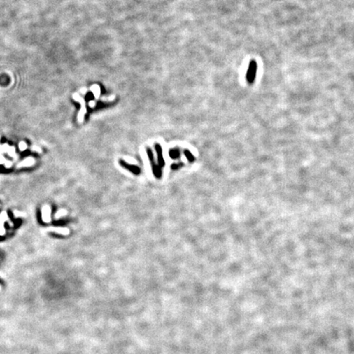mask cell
<instances>
[{
  "instance_id": "3",
  "label": "cell",
  "mask_w": 354,
  "mask_h": 354,
  "mask_svg": "<svg viewBox=\"0 0 354 354\" xmlns=\"http://www.w3.org/2000/svg\"><path fill=\"white\" fill-rule=\"evenodd\" d=\"M120 165L121 167H123L124 168L129 170L130 172H132L134 175H139L140 174V168L137 167V166H134V165L128 164L126 162H124L123 160H120Z\"/></svg>"
},
{
  "instance_id": "7",
  "label": "cell",
  "mask_w": 354,
  "mask_h": 354,
  "mask_svg": "<svg viewBox=\"0 0 354 354\" xmlns=\"http://www.w3.org/2000/svg\"><path fill=\"white\" fill-rule=\"evenodd\" d=\"M48 230H51V231H53V232H56V233L58 234H64V235H66V234H69V229H66V228L52 227V228H48Z\"/></svg>"
},
{
  "instance_id": "5",
  "label": "cell",
  "mask_w": 354,
  "mask_h": 354,
  "mask_svg": "<svg viewBox=\"0 0 354 354\" xmlns=\"http://www.w3.org/2000/svg\"><path fill=\"white\" fill-rule=\"evenodd\" d=\"M156 151L157 153V157H158V162L161 167H164L165 166V161L162 157V148L160 146L158 143H156L155 145Z\"/></svg>"
},
{
  "instance_id": "6",
  "label": "cell",
  "mask_w": 354,
  "mask_h": 354,
  "mask_svg": "<svg viewBox=\"0 0 354 354\" xmlns=\"http://www.w3.org/2000/svg\"><path fill=\"white\" fill-rule=\"evenodd\" d=\"M34 163H35V160L33 159L32 157H28V158H26V159H25L23 162H22L21 163H19V165L17 166V167H30V166H32V165H34Z\"/></svg>"
},
{
  "instance_id": "9",
  "label": "cell",
  "mask_w": 354,
  "mask_h": 354,
  "mask_svg": "<svg viewBox=\"0 0 354 354\" xmlns=\"http://www.w3.org/2000/svg\"><path fill=\"white\" fill-rule=\"evenodd\" d=\"M66 213H67V212H66V210H64V209H61V210H59V211L56 213L55 218H56V219H58V218H60L62 216H64L65 215H66Z\"/></svg>"
},
{
  "instance_id": "2",
  "label": "cell",
  "mask_w": 354,
  "mask_h": 354,
  "mask_svg": "<svg viewBox=\"0 0 354 354\" xmlns=\"http://www.w3.org/2000/svg\"><path fill=\"white\" fill-rule=\"evenodd\" d=\"M256 71H257V63L254 61H253L249 65V68L247 73V80L249 83L253 82L256 76Z\"/></svg>"
},
{
  "instance_id": "10",
  "label": "cell",
  "mask_w": 354,
  "mask_h": 354,
  "mask_svg": "<svg viewBox=\"0 0 354 354\" xmlns=\"http://www.w3.org/2000/svg\"><path fill=\"white\" fill-rule=\"evenodd\" d=\"M185 154L187 159L189 160L190 162H193V161L194 160V157L192 155V153H191L189 150H185Z\"/></svg>"
},
{
  "instance_id": "4",
  "label": "cell",
  "mask_w": 354,
  "mask_h": 354,
  "mask_svg": "<svg viewBox=\"0 0 354 354\" xmlns=\"http://www.w3.org/2000/svg\"><path fill=\"white\" fill-rule=\"evenodd\" d=\"M51 208L49 206H44L42 209V219L44 222H50L51 220Z\"/></svg>"
},
{
  "instance_id": "15",
  "label": "cell",
  "mask_w": 354,
  "mask_h": 354,
  "mask_svg": "<svg viewBox=\"0 0 354 354\" xmlns=\"http://www.w3.org/2000/svg\"><path fill=\"white\" fill-rule=\"evenodd\" d=\"M12 166V162H5V167H10Z\"/></svg>"
},
{
  "instance_id": "1",
  "label": "cell",
  "mask_w": 354,
  "mask_h": 354,
  "mask_svg": "<svg viewBox=\"0 0 354 354\" xmlns=\"http://www.w3.org/2000/svg\"><path fill=\"white\" fill-rule=\"evenodd\" d=\"M147 153L148 156V158H149V161H150V162H151L152 164L153 174L155 175V176L157 177V178L159 179V178H161V176H162V170H161V167H160L158 165L155 163L153 156V153H152L151 150H150L149 148H147Z\"/></svg>"
},
{
  "instance_id": "11",
  "label": "cell",
  "mask_w": 354,
  "mask_h": 354,
  "mask_svg": "<svg viewBox=\"0 0 354 354\" xmlns=\"http://www.w3.org/2000/svg\"><path fill=\"white\" fill-rule=\"evenodd\" d=\"M3 223L4 221H3L2 220H0V235H3L5 234V229L3 227Z\"/></svg>"
},
{
  "instance_id": "13",
  "label": "cell",
  "mask_w": 354,
  "mask_h": 354,
  "mask_svg": "<svg viewBox=\"0 0 354 354\" xmlns=\"http://www.w3.org/2000/svg\"><path fill=\"white\" fill-rule=\"evenodd\" d=\"M19 148H20V149H21L22 151H24L26 148H27V146H26V144L25 143L22 142L21 143H20V144H19Z\"/></svg>"
},
{
  "instance_id": "16",
  "label": "cell",
  "mask_w": 354,
  "mask_h": 354,
  "mask_svg": "<svg viewBox=\"0 0 354 354\" xmlns=\"http://www.w3.org/2000/svg\"><path fill=\"white\" fill-rule=\"evenodd\" d=\"M0 289H1V286H0Z\"/></svg>"
},
{
  "instance_id": "14",
  "label": "cell",
  "mask_w": 354,
  "mask_h": 354,
  "mask_svg": "<svg viewBox=\"0 0 354 354\" xmlns=\"http://www.w3.org/2000/svg\"><path fill=\"white\" fill-rule=\"evenodd\" d=\"M182 163H180V165H177V164H173L172 166H171V168L172 169H177L179 168V167H180L182 166Z\"/></svg>"
},
{
  "instance_id": "12",
  "label": "cell",
  "mask_w": 354,
  "mask_h": 354,
  "mask_svg": "<svg viewBox=\"0 0 354 354\" xmlns=\"http://www.w3.org/2000/svg\"><path fill=\"white\" fill-rule=\"evenodd\" d=\"M0 220H2L3 221H6L7 220H8V214H7V212H3L2 213H1V215H0Z\"/></svg>"
},
{
  "instance_id": "8",
  "label": "cell",
  "mask_w": 354,
  "mask_h": 354,
  "mask_svg": "<svg viewBox=\"0 0 354 354\" xmlns=\"http://www.w3.org/2000/svg\"><path fill=\"white\" fill-rule=\"evenodd\" d=\"M170 156H171L172 158H177V157L180 156V152H179V150L176 149V148L171 149V150H170Z\"/></svg>"
}]
</instances>
